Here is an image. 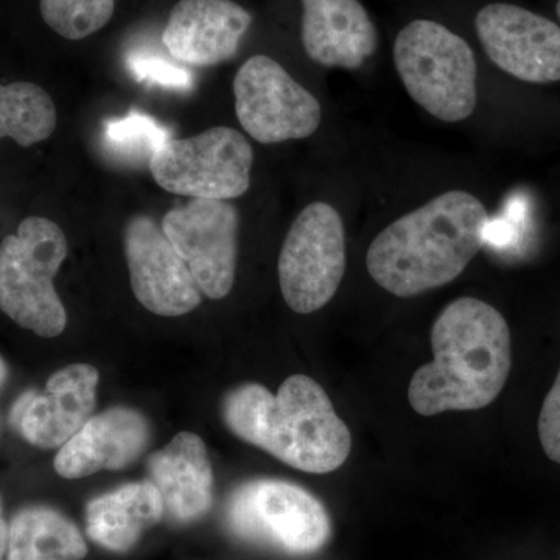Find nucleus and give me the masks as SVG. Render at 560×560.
<instances>
[{
  "mask_svg": "<svg viewBox=\"0 0 560 560\" xmlns=\"http://www.w3.org/2000/svg\"><path fill=\"white\" fill-rule=\"evenodd\" d=\"M226 522L241 539L294 556L319 551L331 533L329 514L315 495L272 478L238 486L228 500Z\"/></svg>",
  "mask_w": 560,
  "mask_h": 560,
  "instance_id": "6",
  "label": "nucleus"
},
{
  "mask_svg": "<svg viewBox=\"0 0 560 560\" xmlns=\"http://www.w3.org/2000/svg\"><path fill=\"white\" fill-rule=\"evenodd\" d=\"M254 153L248 139L230 127H213L187 139H168L151 158L158 186L201 200L228 201L249 189Z\"/></svg>",
  "mask_w": 560,
  "mask_h": 560,
  "instance_id": "7",
  "label": "nucleus"
},
{
  "mask_svg": "<svg viewBox=\"0 0 560 560\" xmlns=\"http://www.w3.org/2000/svg\"><path fill=\"white\" fill-rule=\"evenodd\" d=\"M537 430L541 447L548 458L560 464V370L541 405Z\"/></svg>",
  "mask_w": 560,
  "mask_h": 560,
  "instance_id": "24",
  "label": "nucleus"
},
{
  "mask_svg": "<svg viewBox=\"0 0 560 560\" xmlns=\"http://www.w3.org/2000/svg\"><path fill=\"white\" fill-rule=\"evenodd\" d=\"M110 156L125 164H150L151 158L171 139V132L147 114L131 110L125 117L110 119L103 132Z\"/></svg>",
  "mask_w": 560,
  "mask_h": 560,
  "instance_id": "21",
  "label": "nucleus"
},
{
  "mask_svg": "<svg viewBox=\"0 0 560 560\" xmlns=\"http://www.w3.org/2000/svg\"><path fill=\"white\" fill-rule=\"evenodd\" d=\"M162 517L164 504L153 482H128L88 503L86 533L105 550L127 552Z\"/></svg>",
  "mask_w": 560,
  "mask_h": 560,
  "instance_id": "18",
  "label": "nucleus"
},
{
  "mask_svg": "<svg viewBox=\"0 0 560 560\" xmlns=\"http://www.w3.org/2000/svg\"><path fill=\"white\" fill-rule=\"evenodd\" d=\"M98 371L86 363L55 372L44 393L28 390L14 404L11 423L39 448H61L91 419Z\"/></svg>",
  "mask_w": 560,
  "mask_h": 560,
  "instance_id": "13",
  "label": "nucleus"
},
{
  "mask_svg": "<svg viewBox=\"0 0 560 560\" xmlns=\"http://www.w3.org/2000/svg\"><path fill=\"white\" fill-rule=\"evenodd\" d=\"M394 65L412 101L447 124L477 108V61L467 40L440 22L412 21L394 43Z\"/></svg>",
  "mask_w": 560,
  "mask_h": 560,
  "instance_id": "5",
  "label": "nucleus"
},
{
  "mask_svg": "<svg viewBox=\"0 0 560 560\" xmlns=\"http://www.w3.org/2000/svg\"><path fill=\"white\" fill-rule=\"evenodd\" d=\"M40 16L62 38L80 40L101 31L114 13V0H40Z\"/></svg>",
  "mask_w": 560,
  "mask_h": 560,
  "instance_id": "22",
  "label": "nucleus"
},
{
  "mask_svg": "<svg viewBox=\"0 0 560 560\" xmlns=\"http://www.w3.org/2000/svg\"><path fill=\"white\" fill-rule=\"evenodd\" d=\"M201 293L223 300L237 270L238 212L228 201L194 198L165 213L161 223Z\"/></svg>",
  "mask_w": 560,
  "mask_h": 560,
  "instance_id": "10",
  "label": "nucleus"
},
{
  "mask_svg": "<svg viewBox=\"0 0 560 560\" xmlns=\"http://www.w3.org/2000/svg\"><path fill=\"white\" fill-rule=\"evenodd\" d=\"M223 419L238 440L307 474L340 469L352 447L348 425L307 375H291L276 396L257 383L232 389Z\"/></svg>",
  "mask_w": 560,
  "mask_h": 560,
  "instance_id": "3",
  "label": "nucleus"
},
{
  "mask_svg": "<svg viewBox=\"0 0 560 560\" xmlns=\"http://www.w3.org/2000/svg\"><path fill=\"white\" fill-rule=\"evenodd\" d=\"M433 360L415 372L408 400L420 416L481 410L500 396L512 366L511 331L477 298L448 304L431 327Z\"/></svg>",
  "mask_w": 560,
  "mask_h": 560,
  "instance_id": "1",
  "label": "nucleus"
},
{
  "mask_svg": "<svg viewBox=\"0 0 560 560\" xmlns=\"http://www.w3.org/2000/svg\"><path fill=\"white\" fill-rule=\"evenodd\" d=\"M57 108L38 84L0 83V140L13 139L18 145L32 147L54 135Z\"/></svg>",
  "mask_w": 560,
  "mask_h": 560,
  "instance_id": "20",
  "label": "nucleus"
},
{
  "mask_svg": "<svg viewBox=\"0 0 560 560\" xmlns=\"http://www.w3.org/2000/svg\"><path fill=\"white\" fill-rule=\"evenodd\" d=\"M149 470L168 521L184 525L208 514L213 500V474L208 448L198 434H176L162 451L150 456Z\"/></svg>",
  "mask_w": 560,
  "mask_h": 560,
  "instance_id": "17",
  "label": "nucleus"
},
{
  "mask_svg": "<svg viewBox=\"0 0 560 560\" xmlns=\"http://www.w3.org/2000/svg\"><path fill=\"white\" fill-rule=\"evenodd\" d=\"M556 13H558V18L560 20V0L558 2V5H556Z\"/></svg>",
  "mask_w": 560,
  "mask_h": 560,
  "instance_id": "27",
  "label": "nucleus"
},
{
  "mask_svg": "<svg viewBox=\"0 0 560 560\" xmlns=\"http://www.w3.org/2000/svg\"><path fill=\"white\" fill-rule=\"evenodd\" d=\"M305 54L326 68L359 69L377 49V31L359 0H301Z\"/></svg>",
  "mask_w": 560,
  "mask_h": 560,
  "instance_id": "16",
  "label": "nucleus"
},
{
  "mask_svg": "<svg viewBox=\"0 0 560 560\" xmlns=\"http://www.w3.org/2000/svg\"><path fill=\"white\" fill-rule=\"evenodd\" d=\"M7 545H9V525H7L5 517H3V504L0 499V560L7 558Z\"/></svg>",
  "mask_w": 560,
  "mask_h": 560,
  "instance_id": "25",
  "label": "nucleus"
},
{
  "mask_svg": "<svg viewBox=\"0 0 560 560\" xmlns=\"http://www.w3.org/2000/svg\"><path fill=\"white\" fill-rule=\"evenodd\" d=\"M475 28L493 65L525 83L560 81V27L512 3L478 11Z\"/></svg>",
  "mask_w": 560,
  "mask_h": 560,
  "instance_id": "11",
  "label": "nucleus"
},
{
  "mask_svg": "<svg viewBox=\"0 0 560 560\" xmlns=\"http://www.w3.org/2000/svg\"><path fill=\"white\" fill-rule=\"evenodd\" d=\"M279 283L291 311L308 315L329 304L346 272V232L340 212L316 201L291 224L279 256Z\"/></svg>",
  "mask_w": 560,
  "mask_h": 560,
  "instance_id": "8",
  "label": "nucleus"
},
{
  "mask_svg": "<svg viewBox=\"0 0 560 560\" xmlns=\"http://www.w3.org/2000/svg\"><path fill=\"white\" fill-rule=\"evenodd\" d=\"M250 22L248 11L232 0H179L162 43L173 60L209 68L235 57Z\"/></svg>",
  "mask_w": 560,
  "mask_h": 560,
  "instance_id": "14",
  "label": "nucleus"
},
{
  "mask_svg": "<svg viewBox=\"0 0 560 560\" xmlns=\"http://www.w3.org/2000/svg\"><path fill=\"white\" fill-rule=\"evenodd\" d=\"M86 556L83 534L61 512L28 506L11 518L5 560H81Z\"/></svg>",
  "mask_w": 560,
  "mask_h": 560,
  "instance_id": "19",
  "label": "nucleus"
},
{
  "mask_svg": "<svg viewBox=\"0 0 560 560\" xmlns=\"http://www.w3.org/2000/svg\"><path fill=\"white\" fill-rule=\"evenodd\" d=\"M128 68L139 83L154 84L167 90L187 91L194 86V75L190 70L150 51H135L128 58Z\"/></svg>",
  "mask_w": 560,
  "mask_h": 560,
  "instance_id": "23",
  "label": "nucleus"
},
{
  "mask_svg": "<svg viewBox=\"0 0 560 560\" xmlns=\"http://www.w3.org/2000/svg\"><path fill=\"white\" fill-rule=\"evenodd\" d=\"M7 375H9V370H7L5 361L0 357V388H2L3 383H5Z\"/></svg>",
  "mask_w": 560,
  "mask_h": 560,
  "instance_id": "26",
  "label": "nucleus"
},
{
  "mask_svg": "<svg viewBox=\"0 0 560 560\" xmlns=\"http://www.w3.org/2000/svg\"><path fill=\"white\" fill-rule=\"evenodd\" d=\"M234 97L243 130L265 145L311 138L323 119L315 95L265 55L249 58L238 69Z\"/></svg>",
  "mask_w": 560,
  "mask_h": 560,
  "instance_id": "9",
  "label": "nucleus"
},
{
  "mask_svg": "<svg viewBox=\"0 0 560 560\" xmlns=\"http://www.w3.org/2000/svg\"><path fill=\"white\" fill-rule=\"evenodd\" d=\"M150 441L149 420L131 408H110L81 427L58 451L54 467L68 480L101 470H119L142 455Z\"/></svg>",
  "mask_w": 560,
  "mask_h": 560,
  "instance_id": "15",
  "label": "nucleus"
},
{
  "mask_svg": "<svg viewBox=\"0 0 560 560\" xmlns=\"http://www.w3.org/2000/svg\"><path fill=\"white\" fill-rule=\"evenodd\" d=\"M66 256L65 232L43 217H28L0 243V308L38 337L55 338L66 329L68 315L54 285Z\"/></svg>",
  "mask_w": 560,
  "mask_h": 560,
  "instance_id": "4",
  "label": "nucleus"
},
{
  "mask_svg": "<svg viewBox=\"0 0 560 560\" xmlns=\"http://www.w3.org/2000/svg\"><path fill=\"white\" fill-rule=\"evenodd\" d=\"M125 256L136 300L160 316H183L201 304V290L160 224L136 215L124 232Z\"/></svg>",
  "mask_w": 560,
  "mask_h": 560,
  "instance_id": "12",
  "label": "nucleus"
},
{
  "mask_svg": "<svg viewBox=\"0 0 560 560\" xmlns=\"http://www.w3.org/2000/svg\"><path fill=\"white\" fill-rule=\"evenodd\" d=\"M488 228V210L475 195L445 191L374 238L368 249V271L397 298L440 289L480 253Z\"/></svg>",
  "mask_w": 560,
  "mask_h": 560,
  "instance_id": "2",
  "label": "nucleus"
}]
</instances>
